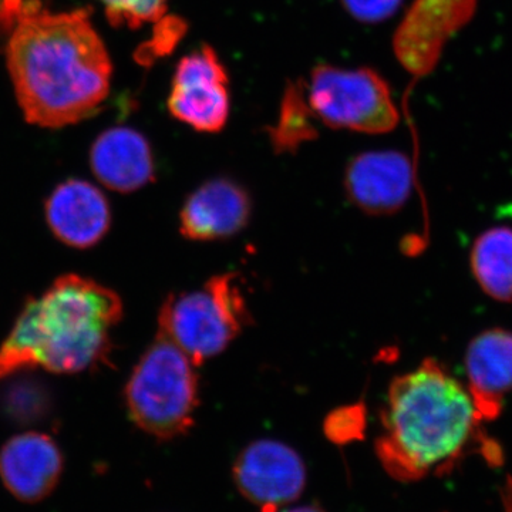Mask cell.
I'll use <instances>...</instances> for the list:
<instances>
[{
  "label": "cell",
  "instance_id": "obj_1",
  "mask_svg": "<svg viewBox=\"0 0 512 512\" xmlns=\"http://www.w3.org/2000/svg\"><path fill=\"white\" fill-rule=\"evenodd\" d=\"M3 50L16 99L30 124L73 126L109 96L113 64L89 9L52 12L37 0H26Z\"/></svg>",
  "mask_w": 512,
  "mask_h": 512
},
{
  "label": "cell",
  "instance_id": "obj_2",
  "mask_svg": "<svg viewBox=\"0 0 512 512\" xmlns=\"http://www.w3.org/2000/svg\"><path fill=\"white\" fill-rule=\"evenodd\" d=\"M380 421L377 458L403 483L444 476L473 451L500 461V448L485 437L467 386L433 357L393 379Z\"/></svg>",
  "mask_w": 512,
  "mask_h": 512
},
{
  "label": "cell",
  "instance_id": "obj_3",
  "mask_svg": "<svg viewBox=\"0 0 512 512\" xmlns=\"http://www.w3.org/2000/svg\"><path fill=\"white\" fill-rule=\"evenodd\" d=\"M123 312L113 289L82 275L59 276L42 295L26 299L0 345V380L23 370L79 375L107 365Z\"/></svg>",
  "mask_w": 512,
  "mask_h": 512
},
{
  "label": "cell",
  "instance_id": "obj_4",
  "mask_svg": "<svg viewBox=\"0 0 512 512\" xmlns=\"http://www.w3.org/2000/svg\"><path fill=\"white\" fill-rule=\"evenodd\" d=\"M197 367L157 333L124 387L128 417L138 429L160 441L190 433L201 403Z\"/></svg>",
  "mask_w": 512,
  "mask_h": 512
},
{
  "label": "cell",
  "instance_id": "obj_5",
  "mask_svg": "<svg viewBox=\"0 0 512 512\" xmlns=\"http://www.w3.org/2000/svg\"><path fill=\"white\" fill-rule=\"evenodd\" d=\"M237 274L214 275L194 291L171 293L158 313V335L173 342L197 366L221 355L242 330L251 312Z\"/></svg>",
  "mask_w": 512,
  "mask_h": 512
},
{
  "label": "cell",
  "instance_id": "obj_6",
  "mask_svg": "<svg viewBox=\"0 0 512 512\" xmlns=\"http://www.w3.org/2000/svg\"><path fill=\"white\" fill-rule=\"evenodd\" d=\"M306 100L326 127L357 133H389L400 116L392 92L373 70H346L320 64L311 73Z\"/></svg>",
  "mask_w": 512,
  "mask_h": 512
},
{
  "label": "cell",
  "instance_id": "obj_7",
  "mask_svg": "<svg viewBox=\"0 0 512 512\" xmlns=\"http://www.w3.org/2000/svg\"><path fill=\"white\" fill-rule=\"evenodd\" d=\"M228 73L215 50L202 46L175 67L168 110L201 133H218L229 117Z\"/></svg>",
  "mask_w": 512,
  "mask_h": 512
},
{
  "label": "cell",
  "instance_id": "obj_8",
  "mask_svg": "<svg viewBox=\"0 0 512 512\" xmlns=\"http://www.w3.org/2000/svg\"><path fill=\"white\" fill-rule=\"evenodd\" d=\"M232 476L242 497L262 512H276L298 500L308 480L298 451L272 439L256 440L242 448Z\"/></svg>",
  "mask_w": 512,
  "mask_h": 512
},
{
  "label": "cell",
  "instance_id": "obj_9",
  "mask_svg": "<svg viewBox=\"0 0 512 512\" xmlns=\"http://www.w3.org/2000/svg\"><path fill=\"white\" fill-rule=\"evenodd\" d=\"M414 171L409 158L397 151H367L346 167V195L360 211L373 217L402 210L412 194Z\"/></svg>",
  "mask_w": 512,
  "mask_h": 512
},
{
  "label": "cell",
  "instance_id": "obj_10",
  "mask_svg": "<svg viewBox=\"0 0 512 512\" xmlns=\"http://www.w3.org/2000/svg\"><path fill=\"white\" fill-rule=\"evenodd\" d=\"M63 470L62 450L49 434H16L0 448V480L22 503L46 500L56 490Z\"/></svg>",
  "mask_w": 512,
  "mask_h": 512
},
{
  "label": "cell",
  "instance_id": "obj_11",
  "mask_svg": "<svg viewBox=\"0 0 512 512\" xmlns=\"http://www.w3.org/2000/svg\"><path fill=\"white\" fill-rule=\"evenodd\" d=\"M251 214V197L241 184L229 178H212L184 201L180 232L188 241H221L247 227Z\"/></svg>",
  "mask_w": 512,
  "mask_h": 512
},
{
  "label": "cell",
  "instance_id": "obj_12",
  "mask_svg": "<svg viewBox=\"0 0 512 512\" xmlns=\"http://www.w3.org/2000/svg\"><path fill=\"white\" fill-rule=\"evenodd\" d=\"M47 227L60 242L73 249L100 244L111 228L106 195L84 180L64 181L50 192L45 204Z\"/></svg>",
  "mask_w": 512,
  "mask_h": 512
},
{
  "label": "cell",
  "instance_id": "obj_13",
  "mask_svg": "<svg viewBox=\"0 0 512 512\" xmlns=\"http://www.w3.org/2000/svg\"><path fill=\"white\" fill-rule=\"evenodd\" d=\"M467 389L484 423L497 420L512 392V332L484 330L466 355Z\"/></svg>",
  "mask_w": 512,
  "mask_h": 512
},
{
  "label": "cell",
  "instance_id": "obj_14",
  "mask_svg": "<svg viewBox=\"0 0 512 512\" xmlns=\"http://www.w3.org/2000/svg\"><path fill=\"white\" fill-rule=\"evenodd\" d=\"M90 167L104 187L120 194H131L156 180L150 143L130 127L101 133L90 150Z\"/></svg>",
  "mask_w": 512,
  "mask_h": 512
},
{
  "label": "cell",
  "instance_id": "obj_15",
  "mask_svg": "<svg viewBox=\"0 0 512 512\" xmlns=\"http://www.w3.org/2000/svg\"><path fill=\"white\" fill-rule=\"evenodd\" d=\"M471 271L490 298L512 302V228L487 229L471 249Z\"/></svg>",
  "mask_w": 512,
  "mask_h": 512
},
{
  "label": "cell",
  "instance_id": "obj_16",
  "mask_svg": "<svg viewBox=\"0 0 512 512\" xmlns=\"http://www.w3.org/2000/svg\"><path fill=\"white\" fill-rule=\"evenodd\" d=\"M313 113L306 100L305 87L301 83L288 84L281 116L271 131L272 144L278 153H292L306 141L318 136L313 127Z\"/></svg>",
  "mask_w": 512,
  "mask_h": 512
},
{
  "label": "cell",
  "instance_id": "obj_17",
  "mask_svg": "<svg viewBox=\"0 0 512 512\" xmlns=\"http://www.w3.org/2000/svg\"><path fill=\"white\" fill-rule=\"evenodd\" d=\"M111 25L140 29L158 22L167 12L168 0H99Z\"/></svg>",
  "mask_w": 512,
  "mask_h": 512
},
{
  "label": "cell",
  "instance_id": "obj_18",
  "mask_svg": "<svg viewBox=\"0 0 512 512\" xmlns=\"http://www.w3.org/2000/svg\"><path fill=\"white\" fill-rule=\"evenodd\" d=\"M367 427L366 406L362 403L349 404L333 410L323 423V431L330 443L348 446L363 440Z\"/></svg>",
  "mask_w": 512,
  "mask_h": 512
},
{
  "label": "cell",
  "instance_id": "obj_19",
  "mask_svg": "<svg viewBox=\"0 0 512 512\" xmlns=\"http://www.w3.org/2000/svg\"><path fill=\"white\" fill-rule=\"evenodd\" d=\"M343 9L362 23H380L396 12L402 0H340Z\"/></svg>",
  "mask_w": 512,
  "mask_h": 512
},
{
  "label": "cell",
  "instance_id": "obj_20",
  "mask_svg": "<svg viewBox=\"0 0 512 512\" xmlns=\"http://www.w3.org/2000/svg\"><path fill=\"white\" fill-rule=\"evenodd\" d=\"M25 3L26 0H0V50L5 47Z\"/></svg>",
  "mask_w": 512,
  "mask_h": 512
},
{
  "label": "cell",
  "instance_id": "obj_21",
  "mask_svg": "<svg viewBox=\"0 0 512 512\" xmlns=\"http://www.w3.org/2000/svg\"><path fill=\"white\" fill-rule=\"evenodd\" d=\"M276 512H326L318 504L303 505V507L291 508V510L276 511Z\"/></svg>",
  "mask_w": 512,
  "mask_h": 512
}]
</instances>
